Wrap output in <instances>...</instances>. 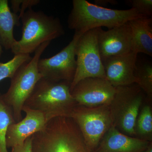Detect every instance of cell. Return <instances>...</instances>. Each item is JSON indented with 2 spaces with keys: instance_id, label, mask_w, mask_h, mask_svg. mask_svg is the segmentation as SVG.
I'll list each match as a JSON object with an SVG mask.
<instances>
[{
  "instance_id": "obj_14",
  "label": "cell",
  "mask_w": 152,
  "mask_h": 152,
  "mask_svg": "<svg viewBox=\"0 0 152 152\" xmlns=\"http://www.w3.org/2000/svg\"><path fill=\"white\" fill-rule=\"evenodd\" d=\"M151 142L127 135L112 126L94 152H142Z\"/></svg>"
},
{
  "instance_id": "obj_12",
  "label": "cell",
  "mask_w": 152,
  "mask_h": 152,
  "mask_svg": "<svg viewBox=\"0 0 152 152\" xmlns=\"http://www.w3.org/2000/svg\"><path fill=\"white\" fill-rule=\"evenodd\" d=\"M137 55L131 52L127 54L102 60L106 79L114 87L136 83Z\"/></svg>"
},
{
  "instance_id": "obj_19",
  "label": "cell",
  "mask_w": 152,
  "mask_h": 152,
  "mask_svg": "<svg viewBox=\"0 0 152 152\" xmlns=\"http://www.w3.org/2000/svg\"><path fill=\"white\" fill-rule=\"evenodd\" d=\"M136 83L147 98L151 99L152 97V66L151 63L137 65L135 71Z\"/></svg>"
},
{
  "instance_id": "obj_22",
  "label": "cell",
  "mask_w": 152,
  "mask_h": 152,
  "mask_svg": "<svg viewBox=\"0 0 152 152\" xmlns=\"http://www.w3.org/2000/svg\"><path fill=\"white\" fill-rule=\"evenodd\" d=\"M40 2L39 0H21L19 15L20 19L27 9H32L33 7L37 5Z\"/></svg>"
},
{
  "instance_id": "obj_25",
  "label": "cell",
  "mask_w": 152,
  "mask_h": 152,
  "mask_svg": "<svg viewBox=\"0 0 152 152\" xmlns=\"http://www.w3.org/2000/svg\"><path fill=\"white\" fill-rule=\"evenodd\" d=\"M117 2L113 0H96L95 1V3L96 5L102 7V5H106L108 4H116Z\"/></svg>"
},
{
  "instance_id": "obj_6",
  "label": "cell",
  "mask_w": 152,
  "mask_h": 152,
  "mask_svg": "<svg viewBox=\"0 0 152 152\" xmlns=\"http://www.w3.org/2000/svg\"><path fill=\"white\" fill-rule=\"evenodd\" d=\"M145 95L137 84L115 87L110 104L113 125L121 132L135 137V127Z\"/></svg>"
},
{
  "instance_id": "obj_13",
  "label": "cell",
  "mask_w": 152,
  "mask_h": 152,
  "mask_svg": "<svg viewBox=\"0 0 152 152\" xmlns=\"http://www.w3.org/2000/svg\"><path fill=\"white\" fill-rule=\"evenodd\" d=\"M22 110L26 113L24 118L10 125L8 129L6 135L7 148L22 145L27 139L43 129L48 122L41 112L24 106Z\"/></svg>"
},
{
  "instance_id": "obj_16",
  "label": "cell",
  "mask_w": 152,
  "mask_h": 152,
  "mask_svg": "<svg viewBox=\"0 0 152 152\" xmlns=\"http://www.w3.org/2000/svg\"><path fill=\"white\" fill-rule=\"evenodd\" d=\"M19 15L11 12L7 0H0V43L6 50H11L16 40L14 29L20 26Z\"/></svg>"
},
{
  "instance_id": "obj_15",
  "label": "cell",
  "mask_w": 152,
  "mask_h": 152,
  "mask_svg": "<svg viewBox=\"0 0 152 152\" xmlns=\"http://www.w3.org/2000/svg\"><path fill=\"white\" fill-rule=\"evenodd\" d=\"M132 32V51L152 56V19L142 17L128 22Z\"/></svg>"
},
{
  "instance_id": "obj_27",
  "label": "cell",
  "mask_w": 152,
  "mask_h": 152,
  "mask_svg": "<svg viewBox=\"0 0 152 152\" xmlns=\"http://www.w3.org/2000/svg\"><path fill=\"white\" fill-rule=\"evenodd\" d=\"M3 53L2 48L1 45L0 43V58H1V56L2 54Z\"/></svg>"
},
{
  "instance_id": "obj_3",
  "label": "cell",
  "mask_w": 152,
  "mask_h": 152,
  "mask_svg": "<svg viewBox=\"0 0 152 152\" xmlns=\"http://www.w3.org/2000/svg\"><path fill=\"white\" fill-rule=\"evenodd\" d=\"M71 84L42 78L24 106L43 114L48 122L57 117L70 118L77 105L71 94Z\"/></svg>"
},
{
  "instance_id": "obj_1",
  "label": "cell",
  "mask_w": 152,
  "mask_h": 152,
  "mask_svg": "<svg viewBox=\"0 0 152 152\" xmlns=\"http://www.w3.org/2000/svg\"><path fill=\"white\" fill-rule=\"evenodd\" d=\"M32 152H93L71 118L57 117L31 136Z\"/></svg>"
},
{
  "instance_id": "obj_9",
  "label": "cell",
  "mask_w": 152,
  "mask_h": 152,
  "mask_svg": "<svg viewBox=\"0 0 152 152\" xmlns=\"http://www.w3.org/2000/svg\"><path fill=\"white\" fill-rule=\"evenodd\" d=\"M81 35L75 33L72 40L61 51L50 58L40 59L38 69L43 78L72 83L76 70V45Z\"/></svg>"
},
{
  "instance_id": "obj_4",
  "label": "cell",
  "mask_w": 152,
  "mask_h": 152,
  "mask_svg": "<svg viewBox=\"0 0 152 152\" xmlns=\"http://www.w3.org/2000/svg\"><path fill=\"white\" fill-rule=\"evenodd\" d=\"M22 23L21 38L16 41L11 48L14 55L31 54L42 44L51 42L65 34L60 19L49 16L42 11L29 9L20 18Z\"/></svg>"
},
{
  "instance_id": "obj_18",
  "label": "cell",
  "mask_w": 152,
  "mask_h": 152,
  "mask_svg": "<svg viewBox=\"0 0 152 152\" xmlns=\"http://www.w3.org/2000/svg\"><path fill=\"white\" fill-rule=\"evenodd\" d=\"M16 122L12 110L4 102L0 93V152H8L6 143V135L10 125Z\"/></svg>"
},
{
  "instance_id": "obj_8",
  "label": "cell",
  "mask_w": 152,
  "mask_h": 152,
  "mask_svg": "<svg viewBox=\"0 0 152 152\" xmlns=\"http://www.w3.org/2000/svg\"><path fill=\"white\" fill-rule=\"evenodd\" d=\"M98 28L83 34L75 47L76 70L71 84V91L79 82L88 78L106 79L98 44Z\"/></svg>"
},
{
  "instance_id": "obj_20",
  "label": "cell",
  "mask_w": 152,
  "mask_h": 152,
  "mask_svg": "<svg viewBox=\"0 0 152 152\" xmlns=\"http://www.w3.org/2000/svg\"><path fill=\"white\" fill-rule=\"evenodd\" d=\"M31 58L30 54H19L7 62H0V82L7 78L12 79L19 68Z\"/></svg>"
},
{
  "instance_id": "obj_11",
  "label": "cell",
  "mask_w": 152,
  "mask_h": 152,
  "mask_svg": "<svg viewBox=\"0 0 152 152\" xmlns=\"http://www.w3.org/2000/svg\"><path fill=\"white\" fill-rule=\"evenodd\" d=\"M98 44L102 60L132 51V30L128 22L107 31L98 28Z\"/></svg>"
},
{
  "instance_id": "obj_21",
  "label": "cell",
  "mask_w": 152,
  "mask_h": 152,
  "mask_svg": "<svg viewBox=\"0 0 152 152\" xmlns=\"http://www.w3.org/2000/svg\"><path fill=\"white\" fill-rule=\"evenodd\" d=\"M132 8L145 17L152 18V0H131Z\"/></svg>"
},
{
  "instance_id": "obj_23",
  "label": "cell",
  "mask_w": 152,
  "mask_h": 152,
  "mask_svg": "<svg viewBox=\"0 0 152 152\" xmlns=\"http://www.w3.org/2000/svg\"><path fill=\"white\" fill-rule=\"evenodd\" d=\"M11 152H32L31 136L27 139L22 145L12 148Z\"/></svg>"
},
{
  "instance_id": "obj_7",
  "label": "cell",
  "mask_w": 152,
  "mask_h": 152,
  "mask_svg": "<svg viewBox=\"0 0 152 152\" xmlns=\"http://www.w3.org/2000/svg\"><path fill=\"white\" fill-rule=\"evenodd\" d=\"M70 118L77 125L86 144L93 152L113 125L110 105L92 107L77 105Z\"/></svg>"
},
{
  "instance_id": "obj_24",
  "label": "cell",
  "mask_w": 152,
  "mask_h": 152,
  "mask_svg": "<svg viewBox=\"0 0 152 152\" xmlns=\"http://www.w3.org/2000/svg\"><path fill=\"white\" fill-rule=\"evenodd\" d=\"M21 0H11V8L13 11V12L17 14L20 12V7Z\"/></svg>"
},
{
  "instance_id": "obj_5",
  "label": "cell",
  "mask_w": 152,
  "mask_h": 152,
  "mask_svg": "<svg viewBox=\"0 0 152 152\" xmlns=\"http://www.w3.org/2000/svg\"><path fill=\"white\" fill-rule=\"evenodd\" d=\"M50 42H44L37 49L31 59L19 68L11 79L7 91L2 94L3 101L12 110L16 123L22 120V110L25 102L37 83L43 78L38 70V63Z\"/></svg>"
},
{
  "instance_id": "obj_2",
  "label": "cell",
  "mask_w": 152,
  "mask_h": 152,
  "mask_svg": "<svg viewBox=\"0 0 152 152\" xmlns=\"http://www.w3.org/2000/svg\"><path fill=\"white\" fill-rule=\"evenodd\" d=\"M145 17L135 10L106 8L86 0H73L68 18V27L80 35L90 30L104 27L110 29L132 20Z\"/></svg>"
},
{
  "instance_id": "obj_17",
  "label": "cell",
  "mask_w": 152,
  "mask_h": 152,
  "mask_svg": "<svg viewBox=\"0 0 152 152\" xmlns=\"http://www.w3.org/2000/svg\"><path fill=\"white\" fill-rule=\"evenodd\" d=\"M135 137L152 142V110L149 105L143 106L139 112L135 127Z\"/></svg>"
},
{
  "instance_id": "obj_26",
  "label": "cell",
  "mask_w": 152,
  "mask_h": 152,
  "mask_svg": "<svg viewBox=\"0 0 152 152\" xmlns=\"http://www.w3.org/2000/svg\"><path fill=\"white\" fill-rule=\"evenodd\" d=\"M142 152H152V142L150 143L148 148Z\"/></svg>"
},
{
  "instance_id": "obj_10",
  "label": "cell",
  "mask_w": 152,
  "mask_h": 152,
  "mask_svg": "<svg viewBox=\"0 0 152 152\" xmlns=\"http://www.w3.org/2000/svg\"><path fill=\"white\" fill-rule=\"evenodd\" d=\"M71 93L77 105L97 107L110 104L115 87L105 79L88 78L79 82Z\"/></svg>"
}]
</instances>
